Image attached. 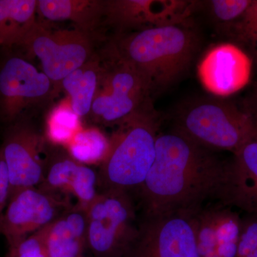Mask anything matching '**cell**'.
Listing matches in <instances>:
<instances>
[{
	"label": "cell",
	"mask_w": 257,
	"mask_h": 257,
	"mask_svg": "<svg viewBox=\"0 0 257 257\" xmlns=\"http://www.w3.org/2000/svg\"><path fill=\"white\" fill-rule=\"evenodd\" d=\"M226 162L172 130L159 133L151 170L138 191L145 216L200 210L217 199Z\"/></svg>",
	"instance_id": "1"
},
{
	"label": "cell",
	"mask_w": 257,
	"mask_h": 257,
	"mask_svg": "<svg viewBox=\"0 0 257 257\" xmlns=\"http://www.w3.org/2000/svg\"><path fill=\"white\" fill-rule=\"evenodd\" d=\"M111 45L141 76L152 96L183 77L199 52L201 37L189 18L119 35Z\"/></svg>",
	"instance_id": "2"
},
{
	"label": "cell",
	"mask_w": 257,
	"mask_h": 257,
	"mask_svg": "<svg viewBox=\"0 0 257 257\" xmlns=\"http://www.w3.org/2000/svg\"><path fill=\"white\" fill-rule=\"evenodd\" d=\"M117 126L109 138V153L97 173L98 187L138 192L155 161L160 117L152 104Z\"/></svg>",
	"instance_id": "3"
},
{
	"label": "cell",
	"mask_w": 257,
	"mask_h": 257,
	"mask_svg": "<svg viewBox=\"0 0 257 257\" xmlns=\"http://www.w3.org/2000/svg\"><path fill=\"white\" fill-rule=\"evenodd\" d=\"M174 130L211 151L234 153L257 135V124L243 106L213 96L184 104L176 115Z\"/></svg>",
	"instance_id": "4"
},
{
	"label": "cell",
	"mask_w": 257,
	"mask_h": 257,
	"mask_svg": "<svg viewBox=\"0 0 257 257\" xmlns=\"http://www.w3.org/2000/svg\"><path fill=\"white\" fill-rule=\"evenodd\" d=\"M88 248L95 257H124L138 234L130 193L99 191L87 209Z\"/></svg>",
	"instance_id": "5"
},
{
	"label": "cell",
	"mask_w": 257,
	"mask_h": 257,
	"mask_svg": "<svg viewBox=\"0 0 257 257\" xmlns=\"http://www.w3.org/2000/svg\"><path fill=\"white\" fill-rule=\"evenodd\" d=\"M106 55L89 115L96 122L118 126L152 104L151 94L141 76L118 55L112 45Z\"/></svg>",
	"instance_id": "6"
},
{
	"label": "cell",
	"mask_w": 257,
	"mask_h": 257,
	"mask_svg": "<svg viewBox=\"0 0 257 257\" xmlns=\"http://www.w3.org/2000/svg\"><path fill=\"white\" fill-rule=\"evenodd\" d=\"M92 35L77 28L52 30L37 20L20 47L40 60L44 73L57 91L69 74L94 55Z\"/></svg>",
	"instance_id": "7"
},
{
	"label": "cell",
	"mask_w": 257,
	"mask_h": 257,
	"mask_svg": "<svg viewBox=\"0 0 257 257\" xmlns=\"http://www.w3.org/2000/svg\"><path fill=\"white\" fill-rule=\"evenodd\" d=\"M56 92L46 74L23 56L10 52L0 62V121L8 126L28 119L30 109Z\"/></svg>",
	"instance_id": "8"
},
{
	"label": "cell",
	"mask_w": 257,
	"mask_h": 257,
	"mask_svg": "<svg viewBox=\"0 0 257 257\" xmlns=\"http://www.w3.org/2000/svg\"><path fill=\"white\" fill-rule=\"evenodd\" d=\"M199 211L145 216L124 257H199L195 221Z\"/></svg>",
	"instance_id": "9"
},
{
	"label": "cell",
	"mask_w": 257,
	"mask_h": 257,
	"mask_svg": "<svg viewBox=\"0 0 257 257\" xmlns=\"http://www.w3.org/2000/svg\"><path fill=\"white\" fill-rule=\"evenodd\" d=\"M74 204L67 198L39 187L19 190L10 197L3 219L2 235L11 257L24 240L53 222Z\"/></svg>",
	"instance_id": "10"
},
{
	"label": "cell",
	"mask_w": 257,
	"mask_h": 257,
	"mask_svg": "<svg viewBox=\"0 0 257 257\" xmlns=\"http://www.w3.org/2000/svg\"><path fill=\"white\" fill-rule=\"evenodd\" d=\"M47 140L28 119L7 127L0 147L9 174L10 198L19 190L38 187L43 182L50 159Z\"/></svg>",
	"instance_id": "11"
},
{
	"label": "cell",
	"mask_w": 257,
	"mask_h": 257,
	"mask_svg": "<svg viewBox=\"0 0 257 257\" xmlns=\"http://www.w3.org/2000/svg\"><path fill=\"white\" fill-rule=\"evenodd\" d=\"M252 67V58L241 47L233 42H221L202 56L197 76L207 92L225 99L247 86Z\"/></svg>",
	"instance_id": "12"
},
{
	"label": "cell",
	"mask_w": 257,
	"mask_h": 257,
	"mask_svg": "<svg viewBox=\"0 0 257 257\" xmlns=\"http://www.w3.org/2000/svg\"><path fill=\"white\" fill-rule=\"evenodd\" d=\"M200 5L182 0H106L104 23L122 31L170 25L188 20Z\"/></svg>",
	"instance_id": "13"
},
{
	"label": "cell",
	"mask_w": 257,
	"mask_h": 257,
	"mask_svg": "<svg viewBox=\"0 0 257 257\" xmlns=\"http://www.w3.org/2000/svg\"><path fill=\"white\" fill-rule=\"evenodd\" d=\"M217 199L225 206L257 216V135L226 162Z\"/></svg>",
	"instance_id": "14"
},
{
	"label": "cell",
	"mask_w": 257,
	"mask_h": 257,
	"mask_svg": "<svg viewBox=\"0 0 257 257\" xmlns=\"http://www.w3.org/2000/svg\"><path fill=\"white\" fill-rule=\"evenodd\" d=\"M241 217L221 204L202 207L195 216L196 240L199 257H235Z\"/></svg>",
	"instance_id": "15"
},
{
	"label": "cell",
	"mask_w": 257,
	"mask_h": 257,
	"mask_svg": "<svg viewBox=\"0 0 257 257\" xmlns=\"http://www.w3.org/2000/svg\"><path fill=\"white\" fill-rule=\"evenodd\" d=\"M38 187L56 195L74 198L75 205L86 211L99 193L97 173L69 155L49 159L45 178Z\"/></svg>",
	"instance_id": "16"
},
{
	"label": "cell",
	"mask_w": 257,
	"mask_h": 257,
	"mask_svg": "<svg viewBox=\"0 0 257 257\" xmlns=\"http://www.w3.org/2000/svg\"><path fill=\"white\" fill-rule=\"evenodd\" d=\"M49 257H85L88 248L87 211L74 205L47 226Z\"/></svg>",
	"instance_id": "17"
},
{
	"label": "cell",
	"mask_w": 257,
	"mask_h": 257,
	"mask_svg": "<svg viewBox=\"0 0 257 257\" xmlns=\"http://www.w3.org/2000/svg\"><path fill=\"white\" fill-rule=\"evenodd\" d=\"M37 14L49 21L69 20L76 28L92 34L102 25L104 1L101 0H39Z\"/></svg>",
	"instance_id": "18"
},
{
	"label": "cell",
	"mask_w": 257,
	"mask_h": 257,
	"mask_svg": "<svg viewBox=\"0 0 257 257\" xmlns=\"http://www.w3.org/2000/svg\"><path fill=\"white\" fill-rule=\"evenodd\" d=\"M103 70L102 59L94 54L87 62L69 74L61 82L60 89L68 94L72 109L80 118L90 114Z\"/></svg>",
	"instance_id": "19"
},
{
	"label": "cell",
	"mask_w": 257,
	"mask_h": 257,
	"mask_svg": "<svg viewBox=\"0 0 257 257\" xmlns=\"http://www.w3.org/2000/svg\"><path fill=\"white\" fill-rule=\"evenodd\" d=\"M37 0H0V47H20L36 23Z\"/></svg>",
	"instance_id": "20"
},
{
	"label": "cell",
	"mask_w": 257,
	"mask_h": 257,
	"mask_svg": "<svg viewBox=\"0 0 257 257\" xmlns=\"http://www.w3.org/2000/svg\"><path fill=\"white\" fill-rule=\"evenodd\" d=\"M67 148L69 156L79 163L101 165L109 153L110 138L98 128H82Z\"/></svg>",
	"instance_id": "21"
},
{
	"label": "cell",
	"mask_w": 257,
	"mask_h": 257,
	"mask_svg": "<svg viewBox=\"0 0 257 257\" xmlns=\"http://www.w3.org/2000/svg\"><path fill=\"white\" fill-rule=\"evenodd\" d=\"M82 128L81 118L72 109L68 97L61 101L49 113L45 138L54 145L67 147Z\"/></svg>",
	"instance_id": "22"
},
{
	"label": "cell",
	"mask_w": 257,
	"mask_h": 257,
	"mask_svg": "<svg viewBox=\"0 0 257 257\" xmlns=\"http://www.w3.org/2000/svg\"><path fill=\"white\" fill-rule=\"evenodd\" d=\"M257 62V0L234 23L219 29Z\"/></svg>",
	"instance_id": "23"
},
{
	"label": "cell",
	"mask_w": 257,
	"mask_h": 257,
	"mask_svg": "<svg viewBox=\"0 0 257 257\" xmlns=\"http://www.w3.org/2000/svg\"><path fill=\"white\" fill-rule=\"evenodd\" d=\"M253 0H211L202 2L201 9H206L218 28L234 23L248 10Z\"/></svg>",
	"instance_id": "24"
},
{
	"label": "cell",
	"mask_w": 257,
	"mask_h": 257,
	"mask_svg": "<svg viewBox=\"0 0 257 257\" xmlns=\"http://www.w3.org/2000/svg\"><path fill=\"white\" fill-rule=\"evenodd\" d=\"M241 218L236 256L245 257L257 248V216L245 214Z\"/></svg>",
	"instance_id": "25"
},
{
	"label": "cell",
	"mask_w": 257,
	"mask_h": 257,
	"mask_svg": "<svg viewBox=\"0 0 257 257\" xmlns=\"http://www.w3.org/2000/svg\"><path fill=\"white\" fill-rule=\"evenodd\" d=\"M47 226L24 240L11 257H49L45 242Z\"/></svg>",
	"instance_id": "26"
},
{
	"label": "cell",
	"mask_w": 257,
	"mask_h": 257,
	"mask_svg": "<svg viewBox=\"0 0 257 257\" xmlns=\"http://www.w3.org/2000/svg\"><path fill=\"white\" fill-rule=\"evenodd\" d=\"M10 183L9 174L0 147V235H2L3 219L9 202Z\"/></svg>",
	"instance_id": "27"
},
{
	"label": "cell",
	"mask_w": 257,
	"mask_h": 257,
	"mask_svg": "<svg viewBox=\"0 0 257 257\" xmlns=\"http://www.w3.org/2000/svg\"><path fill=\"white\" fill-rule=\"evenodd\" d=\"M242 106L251 114L257 124V83L248 94L247 97L243 101Z\"/></svg>",
	"instance_id": "28"
},
{
	"label": "cell",
	"mask_w": 257,
	"mask_h": 257,
	"mask_svg": "<svg viewBox=\"0 0 257 257\" xmlns=\"http://www.w3.org/2000/svg\"><path fill=\"white\" fill-rule=\"evenodd\" d=\"M245 257H257V248Z\"/></svg>",
	"instance_id": "29"
}]
</instances>
